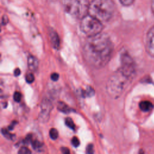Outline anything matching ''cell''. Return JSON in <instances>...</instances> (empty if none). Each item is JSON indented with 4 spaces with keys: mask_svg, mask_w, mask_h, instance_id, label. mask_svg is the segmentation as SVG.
Returning a JSON list of instances; mask_svg holds the SVG:
<instances>
[{
    "mask_svg": "<svg viewBox=\"0 0 154 154\" xmlns=\"http://www.w3.org/2000/svg\"><path fill=\"white\" fill-rule=\"evenodd\" d=\"M113 45L109 37L104 33L90 36L84 43L83 55L88 64L99 69L107 64L111 59Z\"/></svg>",
    "mask_w": 154,
    "mask_h": 154,
    "instance_id": "cell-1",
    "label": "cell"
},
{
    "mask_svg": "<svg viewBox=\"0 0 154 154\" xmlns=\"http://www.w3.org/2000/svg\"><path fill=\"white\" fill-rule=\"evenodd\" d=\"M115 7L112 0H92L89 5L88 14L101 22H106L112 17Z\"/></svg>",
    "mask_w": 154,
    "mask_h": 154,
    "instance_id": "cell-2",
    "label": "cell"
},
{
    "mask_svg": "<svg viewBox=\"0 0 154 154\" xmlns=\"http://www.w3.org/2000/svg\"><path fill=\"white\" fill-rule=\"evenodd\" d=\"M132 79L119 69L108 80L106 85L108 94L114 99L120 97Z\"/></svg>",
    "mask_w": 154,
    "mask_h": 154,
    "instance_id": "cell-3",
    "label": "cell"
},
{
    "mask_svg": "<svg viewBox=\"0 0 154 154\" xmlns=\"http://www.w3.org/2000/svg\"><path fill=\"white\" fill-rule=\"evenodd\" d=\"M64 10L72 16L82 19L88 14L89 0H61Z\"/></svg>",
    "mask_w": 154,
    "mask_h": 154,
    "instance_id": "cell-4",
    "label": "cell"
},
{
    "mask_svg": "<svg viewBox=\"0 0 154 154\" xmlns=\"http://www.w3.org/2000/svg\"><path fill=\"white\" fill-rule=\"evenodd\" d=\"M80 28L85 34L90 37L100 33L103 29V25L101 21L87 14L81 19Z\"/></svg>",
    "mask_w": 154,
    "mask_h": 154,
    "instance_id": "cell-5",
    "label": "cell"
},
{
    "mask_svg": "<svg viewBox=\"0 0 154 154\" xmlns=\"http://www.w3.org/2000/svg\"><path fill=\"white\" fill-rule=\"evenodd\" d=\"M52 108L51 102L48 99H43L41 104V111L39 114V118L43 122H46L49 119V114Z\"/></svg>",
    "mask_w": 154,
    "mask_h": 154,
    "instance_id": "cell-6",
    "label": "cell"
},
{
    "mask_svg": "<svg viewBox=\"0 0 154 154\" xmlns=\"http://www.w3.org/2000/svg\"><path fill=\"white\" fill-rule=\"evenodd\" d=\"M146 48L148 54L154 57V26L151 27L147 33Z\"/></svg>",
    "mask_w": 154,
    "mask_h": 154,
    "instance_id": "cell-7",
    "label": "cell"
},
{
    "mask_svg": "<svg viewBox=\"0 0 154 154\" xmlns=\"http://www.w3.org/2000/svg\"><path fill=\"white\" fill-rule=\"evenodd\" d=\"M49 38L52 46L54 49H58L60 45V41L58 34L52 30L49 32Z\"/></svg>",
    "mask_w": 154,
    "mask_h": 154,
    "instance_id": "cell-8",
    "label": "cell"
},
{
    "mask_svg": "<svg viewBox=\"0 0 154 154\" xmlns=\"http://www.w3.org/2000/svg\"><path fill=\"white\" fill-rule=\"evenodd\" d=\"M28 67L32 72H35L38 67V61L33 55H29L28 58Z\"/></svg>",
    "mask_w": 154,
    "mask_h": 154,
    "instance_id": "cell-9",
    "label": "cell"
},
{
    "mask_svg": "<svg viewBox=\"0 0 154 154\" xmlns=\"http://www.w3.org/2000/svg\"><path fill=\"white\" fill-rule=\"evenodd\" d=\"M140 109L143 112H149L153 108V103L149 100H143L139 104Z\"/></svg>",
    "mask_w": 154,
    "mask_h": 154,
    "instance_id": "cell-10",
    "label": "cell"
},
{
    "mask_svg": "<svg viewBox=\"0 0 154 154\" xmlns=\"http://www.w3.org/2000/svg\"><path fill=\"white\" fill-rule=\"evenodd\" d=\"M57 109L63 112V113H65V114H67V113H69L71 111L70 107L66 104L64 102H59L57 104Z\"/></svg>",
    "mask_w": 154,
    "mask_h": 154,
    "instance_id": "cell-11",
    "label": "cell"
},
{
    "mask_svg": "<svg viewBox=\"0 0 154 154\" xmlns=\"http://www.w3.org/2000/svg\"><path fill=\"white\" fill-rule=\"evenodd\" d=\"M31 145H32V148L34 150H37V151H39L40 150H41V149L43 147V144L41 142H40L39 141H37V140L32 141Z\"/></svg>",
    "mask_w": 154,
    "mask_h": 154,
    "instance_id": "cell-12",
    "label": "cell"
},
{
    "mask_svg": "<svg viewBox=\"0 0 154 154\" xmlns=\"http://www.w3.org/2000/svg\"><path fill=\"white\" fill-rule=\"evenodd\" d=\"M65 124L70 129H71L72 130L75 129V125L73 120L71 118H70V117L66 118L65 120Z\"/></svg>",
    "mask_w": 154,
    "mask_h": 154,
    "instance_id": "cell-13",
    "label": "cell"
},
{
    "mask_svg": "<svg viewBox=\"0 0 154 154\" xmlns=\"http://www.w3.org/2000/svg\"><path fill=\"white\" fill-rule=\"evenodd\" d=\"M84 96H87L88 97H91L94 94V90L91 87H87L85 90L82 91Z\"/></svg>",
    "mask_w": 154,
    "mask_h": 154,
    "instance_id": "cell-14",
    "label": "cell"
},
{
    "mask_svg": "<svg viewBox=\"0 0 154 154\" xmlns=\"http://www.w3.org/2000/svg\"><path fill=\"white\" fill-rule=\"evenodd\" d=\"M49 136L52 140H56L58 137V132L55 128H51L49 131Z\"/></svg>",
    "mask_w": 154,
    "mask_h": 154,
    "instance_id": "cell-15",
    "label": "cell"
},
{
    "mask_svg": "<svg viewBox=\"0 0 154 154\" xmlns=\"http://www.w3.org/2000/svg\"><path fill=\"white\" fill-rule=\"evenodd\" d=\"M1 134L3 135L4 137H5V138H8L9 140H12L13 139V135L10 134V132L8 130L2 128L1 129Z\"/></svg>",
    "mask_w": 154,
    "mask_h": 154,
    "instance_id": "cell-16",
    "label": "cell"
},
{
    "mask_svg": "<svg viewBox=\"0 0 154 154\" xmlns=\"http://www.w3.org/2000/svg\"><path fill=\"white\" fill-rule=\"evenodd\" d=\"M25 80H26V82H28L29 84L32 83L34 81V75L32 73H31V72L26 73V75L25 76Z\"/></svg>",
    "mask_w": 154,
    "mask_h": 154,
    "instance_id": "cell-17",
    "label": "cell"
},
{
    "mask_svg": "<svg viewBox=\"0 0 154 154\" xmlns=\"http://www.w3.org/2000/svg\"><path fill=\"white\" fill-rule=\"evenodd\" d=\"M22 99V94L20 92L16 91L13 94V99L16 102H19Z\"/></svg>",
    "mask_w": 154,
    "mask_h": 154,
    "instance_id": "cell-18",
    "label": "cell"
},
{
    "mask_svg": "<svg viewBox=\"0 0 154 154\" xmlns=\"http://www.w3.org/2000/svg\"><path fill=\"white\" fill-rule=\"evenodd\" d=\"M18 153H19V154H30V153H31V151L26 147H22L19 150Z\"/></svg>",
    "mask_w": 154,
    "mask_h": 154,
    "instance_id": "cell-19",
    "label": "cell"
},
{
    "mask_svg": "<svg viewBox=\"0 0 154 154\" xmlns=\"http://www.w3.org/2000/svg\"><path fill=\"white\" fill-rule=\"evenodd\" d=\"M119 1L124 6H129L134 2L135 0H119Z\"/></svg>",
    "mask_w": 154,
    "mask_h": 154,
    "instance_id": "cell-20",
    "label": "cell"
},
{
    "mask_svg": "<svg viewBox=\"0 0 154 154\" xmlns=\"http://www.w3.org/2000/svg\"><path fill=\"white\" fill-rule=\"evenodd\" d=\"M72 145L75 147H77L79 146V144H80V141L79 140V139L76 137H73L72 139Z\"/></svg>",
    "mask_w": 154,
    "mask_h": 154,
    "instance_id": "cell-21",
    "label": "cell"
},
{
    "mask_svg": "<svg viewBox=\"0 0 154 154\" xmlns=\"http://www.w3.org/2000/svg\"><path fill=\"white\" fill-rule=\"evenodd\" d=\"M32 135L29 134L28 135L26 138H25V140H23V143L25 144H28L29 143H31L32 142Z\"/></svg>",
    "mask_w": 154,
    "mask_h": 154,
    "instance_id": "cell-22",
    "label": "cell"
},
{
    "mask_svg": "<svg viewBox=\"0 0 154 154\" xmlns=\"http://www.w3.org/2000/svg\"><path fill=\"white\" fill-rule=\"evenodd\" d=\"M86 152L87 153H90V154H91L94 152V148H93V146L92 144H90L87 146V147L86 148Z\"/></svg>",
    "mask_w": 154,
    "mask_h": 154,
    "instance_id": "cell-23",
    "label": "cell"
},
{
    "mask_svg": "<svg viewBox=\"0 0 154 154\" xmlns=\"http://www.w3.org/2000/svg\"><path fill=\"white\" fill-rule=\"evenodd\" d=\"M51 78L53 81H57L59 79V75L57 73H52L51 75Z\"/></svg>",
    "mask_w": 154,
    "mask_h": 154,
    "instance_id": "cell-24",
    "label": "cell"
},
{
    "mask_svg": "<svg viewBox=\"0 0 154 154\" xmlns=\"http://www.w3.org/2000/svg\"><path fill=\"white\" fill-rule=\"evenodd\" d=\"M61 151L64 154H69V153H70V150H69V149L67 147H61Z\"/></svg>",
    "mask_w": 154,
    "mask_h": 154,
    "instance_id": "cell-25",
    "label": "cell"
},
{
    "mask_svg": "<svg viewBox=\"0 0 154 154\" xmlns=\"http://www.w3.org/2000/svg\"><path fill=\"white\" fill-rule=\"evenodd\" d=\"M20 74V70L18 68H16L14 70V75L15 76H19Z\"/></svg>",
    "mask_w": 154,
    "mask_h": 154,
    "instance_id": "cell-26",
    "label": "cell"
},
{
    "mask_svg": "<svg viewBox=\"0 0 154 154\" xmlns=\"http://www.w3.org/2000/svg\"><path fill=\"white\" fill-rule=\"evenodd\" d=\"M16 123V122H13L8 126V129H9V130H12V129H13V128H14V125H15Z\"/></svg>",
    "mask_w": 154,
    "mask_h": 154,
    "instance_id": "cell-27",
    "label": "cell"
},
{
    "mask_svg": "<svg viewBox=\"0 0 154 154\" xmlns=\"http://www.w3.org/2000/svg\"><path fill=\"white\" fill-rule=\"evenodd\" d=\"M7 17H3L2 20V25H5V24L7 22V21H8V20H7Z\"/></svg>",
    "mask_w": 154,
    "mask_h": 154,
    "instance_id": "cell-28",
    "label": "cell"
},
{
    "mask_svg": "<svg viewBox=\"0 0 154 154\" xmlns=\"http://www.w3.org/2000/svg\"><path fill=\"white\" fill-rule=\"evenodd\" d=\"M152 11L154 14V0L152 1Z\"/></svg>",
    "mask_w": 154,
    "mask_h": 154,
    "instance_id": "cell-29",
    "label": "cell"
}]
</instances>
